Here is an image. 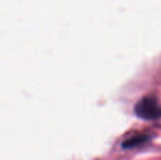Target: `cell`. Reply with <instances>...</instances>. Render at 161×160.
Returning <instances> with one entry per match:
<instances>
[{"label": "cell", "instance_id": "obj_1", "mask_svg": "<svg viewBox=\"0 0 161 160\" xmlns=\"http://www.w3.org/2000/svg\"><path fill=\"white\" fill-rule=\"evenodd\" d=\"M134 112L142 120L155 121L161 118V105L156 97L147 96L136 103Z\"/></svg>", "mask_w": 161, "mask_h": 160}, {"label": "cell", "instance_id": "obj_2", "mask_svg": "<svg viewBox=\"0 0 161 160\" xmlns=\"http://www.w3.org/2000/svg\"><path fill=\"white\" fill-rule=\"evenodd\" d=\"M150 138V135L146 134V133H138V134H135L133 136L124 139L123 143H122V148H124V149H131V148H135L137 146L145 144Z\"/></svg>", "mask_w": 161, "mask_h": 160}]
</instances>
